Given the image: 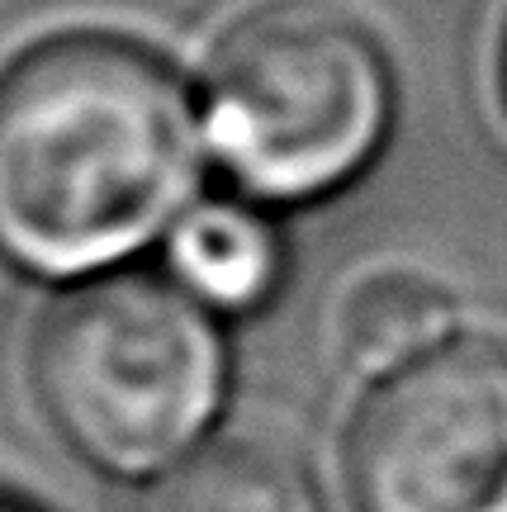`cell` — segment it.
<instances>
[{
    "mask_svg": "<svg viewBox=\"0 0 507 512\" xmlns=\"http://www.w3.org/2000/svg\"><path fill=\"white\" fill-rule=\"evenodd\" d=\"M0 512H24V508H15V503H0Z\"/></svg>",
    "mask_w": 507,
    "mask_h": 512,
    "instance_id": "8",
    "label": "cell"
},
{
    "mask_svg": "<svg viewBox=\"0 0 507 512\" xmlns=\"http://www.w3.org/2000/svg\"><path fill=\"white\" fill-rule=\"evenodd\" d=\"M152 512H318V498L285 451L223 437L171 465Z\"/></svg>",
    "mask_w": 507,
    "mask_h": 512,
    "instance_id": "7",
    "label": "cell"
},
{
    "mask_svg": "<svg viewBox=\"0 0 507 512\" xmlns=\"http://www.w3.org/2000/svg\"><path fill=\"white\" fill-rule=\"evenodd\" d=\"M389 124V67L337 0H261L204 72L218 162L261 200H308L356 176Z\"/></svg>",
    "mask_w": 507,
    "mask_h": 512,
    "instance_id": "3",
    "label": "cell"
},
{
    "mask_svg": "<svg viewBox=\"0 0 507 512\" xmlns=\"http://www.w3.org/2000/svg\"><path fill=\"white\" fill-rule=\"evenodd\" d=\"M361 512H507V351L432 347L365 399L351 427Z\"/></svg>",
    "mask_w": 507,
    "mask_h": 512,
    "instance_id": "4",
    "label": "cell"
},
{
    "mask_svg": "<svg viewBox=\"0 0 507 512\" xmlns=\"http://www.w3.org/2000/svg\"><path fill=\"white\" fill-rule=\"evenodd\" d=\"M171 271L200 304L252 309L280 275V242L247 204H200L171 233Z\"/></svg>",
    "mask_w": 507,
    "mask_h": 512,
    "instance_id": "6",
    "label": "cell"
},
{
    "mask_svg": "<svg viewBox=\"0 0 507 512\" xmlns=\"http://www.w3.org/2000/svg\"><path fill=\"white\" fill-rule=\"evenodd\" d=\"M451 294L422 271H370L361 275L332 313V337L351 370L380 375L403 370L408 361L446 337Z\"/></svg>",
    "mask_w": 507,
    "mask_h": 512,
    "instance_id": "5",
    "label": "cell"
},
{
    "mask_svg": "<svg viewBox=\"0 0 507 512\" xmlns=\"http://www.w3.org/2000/svg\"><path fill=\"white\" fill-rule=\"evenodd\" d=\"M34 394L53 432L109 475L185 460L223 394L204 304L152 275H105L57 299L34 337Z\"/></svg>",
    "mask_w": 507,
    "mask_h": 512,
    "instance_id": "2",
    "label": "cell"
},
{
    "mask_svg": "<svg viewBox=\"0 0 507 512\" xmlns=\"http://www.w3.org/2000/svg\"><path fill=\"white\" fill-rule=\"evenodd\" d=\"M181 81L114 34H62L0 76V256L86 275L138 252L195 190Z\"/></svg>",
    "mask_w": 507,
    "mask_h": 512,
    "instance_id": "1",
    "label": "cell"
}]
</instances>
